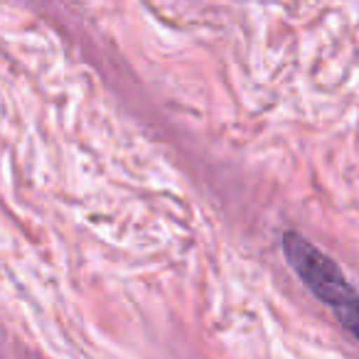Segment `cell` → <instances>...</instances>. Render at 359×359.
<instances>
[{"label":"cell","instance_id":"cell-1","mask_svg":"<svg viewBox=\"0 0 359 359\" xmlns=\"http://www.w3.org/2000/svg\"><path fill=\"white\" fill-rule=\"evenodd\" d=\"M280 244H283V254L285 261L290 264V269L298 273V278L305 283V288L320 303H325L327 308H334L339 300H344L349 293H354V288L344 278L339 266L327 254H323L318 246L310 244L303 234L285 231Z\"/></svg>","mask_w":359,"mask_h":359},{"label":"cell","instance_id":"cell-2","mask_svg":"<svg viewBox=\"0 0 359 359\" xmlns=\"http://www.w3.org/2000/svg\"><path fill=\"white\" fill-rule=\"evenodd\" d=\"M332 310H334V315H337L339 323H342V327L349 330V332L359 339V293L357 290L349 293L344 300H339Z\"/></svg>","mask_w":359,"mask_h":359}]
</instances>
